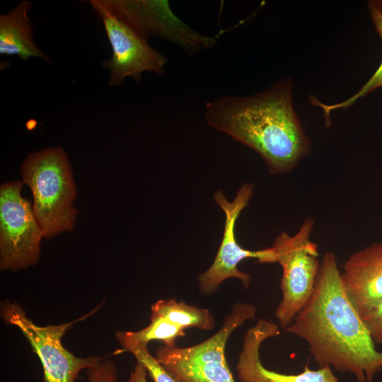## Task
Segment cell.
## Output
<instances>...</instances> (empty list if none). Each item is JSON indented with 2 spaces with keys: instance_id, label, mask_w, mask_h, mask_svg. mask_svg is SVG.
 I'll list each match as a JSON object with an SVG mask.
<instances>
[{
  "instance_id": "obj_4",
  "label": "cell",
  "mask_w": 382,
  "mask_h": 382,
  "mask_svg": "<svg viewBox=\"0 0 382 382\" xmlns=\"http://www.w3.org/2000/svg\"><path fill=\"white\" fill-rule=\"evenodd\" d=\"M255 315L253 304L236 303L214 335L187 347L161 345L154 357L180 382H236L226 359V342L236 328Z\"/></svg>"
},
{
  "instance_id": "obj_7",
  "label": "cell",
  "mask_w": 382,
  "mask_h": 382,
  "mask_svg": "<svg viewBox=\"0 0 382 382\" xmlns=\"http://www.w3.org/2000/svg\"><path fill=\"white\" fill-rule=\"evenodd\" d=\"M22 183L0 188V269L16 272L37 263L43 238L29 201L21 195Z\"/></svg>"
},
{
  "instance_id": "obj_1",
  "label": "cell",
  "mask_w": 382,
  "mask_h": 382,
  "mask_svg": "<svg viewBox=\"0 0 382 382\" xmlns=\"http://www.w3.org/2000/svg\"><path fill=\"white\" fill-rule=\"evenodd\" d=\"M284 330L306 342L319 368L351 373L359 382H372L382 371V352L346 291L332 252L324 254L311 298Z\"/></svg>"
},
{
  "instance_id": "obj_5",
  "label": "cell",
  "mask_w": 382,
  "mask_h": 382,
  "mask_svg": "<svg viewBox=\"0 0 382 382\" xmlns=\"http://www.w3.org/2000/svg\"><path fill=\"white\" fill-rule=\"evenodd\" d=\"M314 219H304L294 235L281 232L272 248L282 268V299L275 310L280 328L288 327L311 298L320 270L318 245L311 240Z\"/></svg>"
},
{
  "instance_id": "obj_13",
  "label": "cell",
  "mask_w": 382,
  "mask_h": 382,
  "mask_svg": "<svg viewBox=\"0 0 382 382\" xmlns=\"http://www.w3.org/2000/svg\"><path fill=\"white\" fill-rule=\"evenodd\" d=\"M32 6V2L22 0L8 13L0 15V54L17 56L24 62L37 57L52 63L35 42L28 16Z\"/></svg>"
},
{
  "instance_id": "obj_20",
  "label": "cell",
  "mask_w": 382,
  "mask_h": 382,
  "mask_svg": "<svg viewBox=\"0 0 382 382\" xmlns=\"http://www.w3.org/2000/svg\"><path fill=\"white\" fill-rule=\"evenodd\" d=\"M147 376L148 374L145 368L141 364L137 362L130 373L127 382H149Z\"/></svg>"
},
{
  "instance_id": "obj_14",
  "label": "cell",
  "mask_w": 382,
  "mask_h": 382,
  "mask_svg": "<svg viewBox=\"0 0 382 382\" xmlns=\"http://www.w3.org/2000/svg\"><path fill=\"white\" fill-rule=\"evenodd\" d=\"M151 316L163 318L185 329L211 330L215 325L214 316L208 309L177 301L175 299H161L152 304Z\"/></svg>"
},
{
  "instance_id": "obj_2",
  "label": "cell",
  "mask_w": 382,
  "mask_h": 382,
  "mask_svg": "<svg viewBox=\"0 0 382 382\" xmlns=\"http://www.w3.org/2000/svg\"><path fill=\"white\" fill-rule=\"evenodd\" d=\"M291 93L287 78L249 97L221 96L207 103L205 120L257 152L271 174L288 173L311 150Z\"/></svg>"
},
{
  "instance_id": "obj_11",
  "label": "cell",
  "mask_w": 382,
  "mask_h": 382,
  "mask_svg": "<svg viewBox=\"0 0 382 382\" xmlns=\"http://www.w3.org/2000/svg\"><path fill=\"white\" fill-rule=\"evenodd\" d=\"M279 333L277 324L265 319H260L246 331L236 364L241 382H339L330 366L318 370L305 366L303 371L297 374L278 373L265 367L260 357L261 345Z\"/></svg>"
},
{
  "instance_id": "obj_18",
  "label": "cell",
  "mask_w": 382,
  "mask_h": 382,
  "mask_svg": "<svg viewBox=\"0 0 382 382\" xmlns=\"http://www.w3.org/2000/svg\"><path fill=\"white\" fill-rule=\"evenodd\" d=\"M86 371L89 382H117V366L110 359L104 358Z\"/></svg>"
},
{
  "instance_id": "obj_12",
  "label": "cell",
  "mask_w": 382,
  "mask_h": 382,
  "mask_svg": "<svg viewBox=\"0 0 382 382\" xmlns=\"http://www.w3.org/2000/svg\"><path fill=\"white\" fill-rule=\"evenodd\" d=\"M341 277L360 316L375 306L382 299V241L352 253Z\"/></svg>"
},
{
  "instance_id": "obj_19",
  "label": "cell",
  "mask_w": 382,
  "mask_h": 382,
  "mask_svg": "<svg viewBox=\"0 0 382 382\" xmlns=\"http://www.w3.org/2000/svg\"><path fill=\"white\" fill-rule=\"evenodd\" d=\"M361 318L375 345H382V299Z\"/></svg>"
},
{
  "instance_id": "obj_9",
  "label": "cell",
  "mask_w": 382,
  "mask_h": 382,
  "mask_svg": "<svg viewBox=\"0 0 382 382\" xmlns=\"http://www.w3.org/2000/svg\"><path fill=\"white\" fill-rule=\"evenodd\" d=\"M254 192V185L244 183L238 190L233 201H228L221 190L214 195L215 202L225 214L224 231L221 243L212 265L198 276V287L202 294L216 292L227 279L236 278L245 289L250 287L251 275L238 270V265L244 259L252 257L260 263L275 262L272 247L259 250L243 248L235 237L236 222L241 212L248 206Z\"/></svg>"
},
{
  "instance_id": "obj_10",
  "label": "cell",
  "mask_w": 382,
  "mask_h": 382,
  "mask_svg": "<svg viewBox=\"0 0 382 382\" xmlns=\"http://www.w3.org/2000/svg\"><path fill=\"white\" fill-rule=\"evenodd\" d=\"M88 2L101 19L112 48L111 57L102 63L109 71L110 86L121 85L127 77L140 83L145 71L165 73L168 59L162 53L119 20L103 0Z\"/></svg>"
},
{
  "instance_id": "obj_17",
  "label": "cell",
  "mask_w": 382,
  "mask_h": 382,
  "mask_svg": "<svg viewBox=\"0 0 382 382\" xmlns=\"http://www.w3.org/2000/svg\"><path fill=\"white\" fill-rule=\"evenodd\" d=\"M148 345H140L127 349L141 364L154 382H180L148 350Z\"/></svg>"
},
{
  "instance_id": "obj_8",
  "label": "cell",
  "mask_w": 382,
  "mask_h": 382,
  "mask_svg": "<svg viewBox=\"0 0 382 382\" xmlns=\"http://www.w3.org/2000/svg\"><path fill=\"white\" fill-rule=\"evenodd\" d=\"M119 20L141 38L159 37L185 53L195 54L216 46L215 37L193 30L172 11L168 1L103 0Z\"/></svg>"
},
{
  "instance_id": "obj_15",
  "label": "cell",
  "mask_w": 382,
  "mask_h": 382,
  "mask_svg": "<svg viewBox=\"0 0 382 382\" xmlns=\"http://www.w3.org/2000/svg\"><path fill=\"white\" fill-rule=\"evenodd\" d=\"M185 335V329L163 318L151 316L150 323L138 331H117L115 336L123 350L140 345H148L154 340L161 341L163 345L176 346L177 338Z\"/></svg>"
},
{
  "instance_id": "obj_3",
  "label": "cell",
  "mask_w": 382,
  "mask_h": 382,
  "mask_svg": "<svg viewBox=\"0 0 382 382\" xmlns=\"http://www.w3.org/2000/svg\"><path fill=\"white\" fill-rule=\"evenodd\" d=\"M21 173L23 183L33 193V209L43 238L73 231L76 190L64 149L55 146L31 153L22 163Z\"/></svg>"
},
{
  "instance_id": "obj_6",
  "label": "cell",
  "mask_w": 382,
  "mask_h": 382,
  "mask_svg": "<svg viewBox=\"0 0 382 382\" xmlns=\"http://www.w3.org/2000/svg\"><path fill=\"white\" fill-rule=\"evenodd\" d=\"M100 306L101 304L73 321L47 326L36 325L15 301H1L0 313L5 323L20 330L39 357L43 369L44 382H75L81 371L97 365L104 357H76L63 346L62 339L76 322L92 316Z\"/></svg>"
},
{
  "instance_id": "obj_16",
  "label": "cell",
  "mask_w": 382,
  "mask_h": 382,
  "mask_svg": "<svg viewBox=\"0 0 382 382\" xmlns=\"http://www.w3.org/2000/svg\"><path fill=\"white\" fill-rule=\"evenodd\" d=\"M368 10L376 31L382 41V1H369L368 2ZM381 87H382V60L380 66L371 77L355 94L348 99L334 105H325L318 100L314 99L313 103L323 110L327 123L328 117H330L331 111L339 108H348L352 105L360 98L366 96L371 91Z\"/></svg>"
}]
</instances>
